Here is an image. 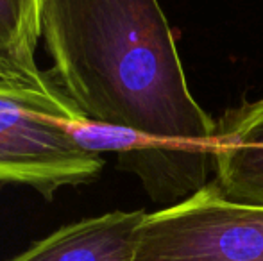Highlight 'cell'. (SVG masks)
Wrapping results in <instances>:
<instances>
[{
	"instance_id": "1",
	"label": "cell",
	"mask_w": 263,
	"mask_h": 261,
	"mask_svg": "<svg viewBox=\"0 0 263 261\" xmlns=\"http://www.w3.org/2000/svg\"><path fill=\"white\" fill-rule=\"evenodd\" d=\"M40 27L55 83L88 120L215 165L218 124L192 95L158 0H42Z\"/></svg>"
},
{
	"instance_id": "2",
	"label": "cell",
	"mask_w": 263,
	"mask_h": 261,
	"mask_svg": "<svg viewBox=\"0 0 263 261\" xmlns=\"http://www.w3.org/2000/svg\"><path fill=\"white\" fill-rule=\"evenodd\" d=\"M83 118L52 72L43 83L0 77V185L29 186L52 200L65 186L95 181L104 159L68 131Z\"/></svg>"
},
{
	"instance_id": "3",
	"label": "cell",
	"mask_w": 263,
	"mask_h": 261,
	"mask_svg": "<svg viewBox=\"0 0 263 261\" xmlns=\"http://www.w3.org/2000/svg\"><path fill=\"white\" fill-rule=\"evenodd\" d=\"M135 261H263V206L228 200L210 183L147 213Z\"/></svg>"
},
{
	"instance_id": "4",
	"label": "cell",
	"mask_w": 263,
	"mask_h": 261,
	"mask_svg": "<svg viewBox=\"0 0 263 261\" xmlns=\"http://www.w3.org/2000/svg\"><path fill=\"white\" fill-rule=\"evenodd\" d=\"M147 213L109 211L55 229L7 261H135Z\"/></svg>"
},
{
	"instance_id": "5",
	"label": "cell",
	"mask_w": 263,
	"mask_h": 261,
	"mask_svg": "<svg viewBox=\"0 0 263 261\" xmlns=\"http://www.w3.org/2000/svg\"><path fill=\"white\" fill-rule=\"evenodd\" d=\"M211 185L231 202L263 206V97L218 124Z\"/></svg>"
},
{
	"instance_id": "6",
	"label": "cell",
	"mask_w": 263,
	"mask_h": 261,
	"mask_svg": "<svg viewBox=\"0 0 263 261\" xmlns=\"http://www.w3.org/2000/svg\"><path fill=\"white\" fill-rule=\"evenodd\" d=\"M42 0H0V77L43 83L50 72H42L34 61L42 38Z\"/></svg>"
}]
</instances>
